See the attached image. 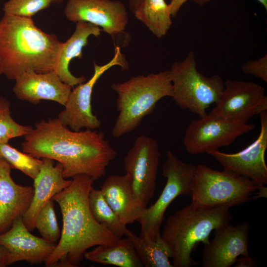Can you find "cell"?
Wrapping results in <instances>:
<instances>
[{
	"label": "cell",
	"mask_w": 267,
	"mask_h": 267,
	"mask_svg": "<svg viewBox=\"0 0 267 267\" xmlns=\"http://www.w3.org/2000/svg\"><path fill=\"white\" fill-rule=\"evenodd\" d=\"M125 236L132 240L135 250L145 267H173L170 262L171 251L158 231L155 240L141 237L127 229Z\"/></svg>",
	"instance_id": "cell-23"
},
{
	"label": "cell",
	"mask_w": 267,
	"mask_h": 267,
	"mask_svg": "<svg viewBox=\"0 0 267 267\" xmlns=\"http://www.w3.org/2000/svg\"><path fill=\"white\" fill-rule=\"evenodd\" d=\"M64 0H52V3H60Z\"/></svg>",
	"instance_id": "cell-37"
},
{
	"label": "cell",
	"mask_w": 267,
	"mask_h": 267,
	"mask_svg": "<svg viewBox=\"0 0 267 267\" xmlns=\"http://www.w3.org/2000/svg\"><path fill=\"white\" fill-rule=\"evenodd\" d=\"M89 205L95 220L115 236L125 235L127 228L106 201L100 189L92 187L89 195Z\"/></svg>",
	"instance_id": "cell-25"
},
{
	"label": "cell",
	"mask_w": 267,
	"mask_h": 267,
	"mask_svg": "<svg viewBox=\"0 0 267 267\" xmlns=\"http://www.w3.org/2000/svg\"><path fill=\"white\" fill-rule=\"evenodd\" d=\"M12 167L0 155V234L11 227L14 220L23 217L34 196V187L16 183L11 177Z\"/></svg>",
	"instance_id": "cell-18"
},
{
	"label": "cell",
	"mask_w": 267,
	"mask_h": 267,
	"mask_svg": "<svg viewBox=\"0 0 267 267\" xmlns=\"http://www.w3.org/2000/svg\"><path fill=\"white\" fill-rule=\"evenodd\" d=\"M134 14L158 38L166 35L172 24L169 6L165 0H142Z\"/></svg>",
	"instance_id": "cell-24"
},
{
	"label": "cell",
	"mask_w": 267,
	"mask_h": 267,
	"mask_svg": "<svg viewBox=\"0 0 267 267\" xmlns=\"http://www.w3.org/2000/svg\"><path fill=\"white\" fill-rule=\"evenodd\" d=\"M94 73L88 81L80 84L71 90L64 109L58 115L61 123L74 131L82 129L96 130L101 122L92 112L91 100L93 89L99 78L112 67L119 66L123 70L128 69V65L120 48H115L114 55L107 63L100 65L93 63Z\"/></svg>",
	"instance_id": "cell-10"
},
{
	"label": "cell",
	"mask_w": 267,
	"mask_h": 267,
	"mask_svg": "<svg viewBox=\"0 0 267 267\" xmlns=\"http://www.w3.org/2000/svg\"><path fill=\"white\" fill-rule=\"evenodd\" d=\"M108 205L124 224L139 222L144 210L136 203L128 176H109L100 186Z\"/></svg>",
	"instance_id": "cell-20"
},
{
	"label": "cell",
	"mask_w": 267,
	"mask_h": 267,
	"mask_svg": "<svg viewBox=\"0 0 267 267\" xmlns=\"http://www.w3.org/2000/svg\"><path fill=\"white\" fill-rule=\"evenodd\" d=\"M160 153L154 138L140 135L124 159L134 200L143 210L154 195Z\"/></svg>",
	"instance_id": "cell-9"
},
{
	"label": "cell",
	"mask_w": 267,
	"mask_h": 267,
	"mask_svg": "<svg viewBox=\"0 0 267 267\" xmlns=\"http://www.w3.org/2000/svg\"><path fill=\"white\" fill-rule=\"evenodd\" d=\"M84 257L88 260L103 265L120 267H142L143 265L129 237L121 238L115 244L98 245L86 252Z\"/></svg>",
	"instance_id": "cell-22"
},
{
	"label": "cell",
	"mask_w": 267,
	"mask_h": 267,
	"mask_svg": "<svg viewBox=\"0 0 267 267\" xmlns=\"http://www.w3.org/2000/svg\"><path fill=\"white\" fill-rule=\"evenodd\" d=\"M235 267H254L257 266L256 261L248 255H241L235 263Z\"/></svg>",
	"instance_id": "cell-32"
},
{
	"label": "cell",
	"mask_w": 267,
	"mask_h": 267,
	"mask_svg": "<svg viewBox=\"0 0 267 267\" xmlns=\"http://www.w3.org/2000/svg\"><path fill=\"white\" fill-rule=\"evenodd\" d=\"M32 127L20 125L12 118L10 103L3 97H0V144L7 143L11 138L25 136Z\"/></svg>",
	"instance_id": "cell-28"
},
{
	"label": "cell",
	"mask_w": 267,
	"mask_h": 267,
	"mask_svg": "<svg viewBox=\"0 0 267 267\" xmlns=\"http://www.w3.org/2000/svg\"><path fill=\"white\" fill-rule=\"evenodd\" d=\"M254 128L253 124L234 122L208 114L189 124L183 138L184 146L190 154L206 153L231 144Z\"/></svg>",
	"instance_id": "cell-11"
},
{
	"label": "cell",
	"mask_w": 267,
	"mask_h": 267,
	"mask_svg": "<svg viewBox=\"0 0 267 267\" xmlns=\"http://www.w3.org/2000/svg\"><path fill=\"white\" fill-rule=\"evenodd\" d=\"M162 166V175L166 178L165 187L156 202L146 207L138 222L139 236L155 240L164 220L165 213L171 203L178 196L191 195V188L196 166L178 158L170 150L166 152Z\"/></svg>",
	"instance_id": "cell-8"
},
{
	"label": "cell",
	"mask_w": 267,
	"mask_h": 267,
	"mask_svg": "<svg viewBox=\"0 0 267 267\" xmlns=\"http://www.w3.org/2000/svg\"><path fill=\"white\" fill-rule=\"evenodd\" d=\"M129 7L131 11L134 13L137 7L139 6L142 0H128Z\"/></svg>",
	"instance_id": "cell-34"
},
{
	"label": "cell",
	"mask_w": 267,
	"mask_h": 267,
	"mask_svg": "<svg viewBox=\"0 0 267 267\" xmlns=\"http://www.w3.org/2000/svg\"><path fill=\"white\" fill-rule=\"evenodd\" d=\"M169 72L172 97L181 109L202 117L210 105L219 101L224 87L222 78L218 75L206 77L199 72L193 52L182 61L175 62Z\"/></svg>",
	"instance_id": "cell-6"
},
{
	"label": "cell",
	"mask_w": 267,
	"mask_h": 267,
	"mask_svg": "<svg viewBox=\"0 0 267 267\" xmlns=\"http://www.w3.org/2000/svg\"><path fill=\"white\" fill-rule=\"evenodd\" d=\"M260 2L265 8L266 10H267V0H256Z\"/></svg>",
	"instance_id": "cell-36"
},
{
	"label": "cell",
	"mask_w": 267,
	"mask_h": 267,
	"mask_svg": "<svg viewBox=\"0 0 267 267\" xmlns=\"http://www.w3.org/2000/svg\"><path fill=\"white\" fill-rule=\"evenodd\" d=\"M250 224L244 222L230 223L215 230L212 241L204 244L202 254L204 267H230L238 257L248 255Z\"/></svg>",
	"instance_id": "cell-15"
},
{
	"label": "cell",
	"mask_w": 267,
	"mask_h": 267,
	"mask_svg": "<svg viewBox=\"0 0 267 267\" xmlns=\"http://www.w3.org/2000/svg\"><path fill=\"white\" fill-rule=\"evenodd\" d=\"M13 91L20 99L37 104L49 100L64 105L72 87L62 81L54 71L38 73L29 71L15 80Z\"/></svg>",
	"instance_id": "cell-17"
},
{
	"label": "cell",
	"mask_w": 267,
	"mask_h": 267,
	"mask_svg": "<svg viewBox=\"0 0 267 267\" xmlns=\"http://www.w3.org/2000/svg\"><path fill=\"white\" fill-rule=\"evenodd\" d=\"M0 155L12 168L20 171L33 179L38 176L43 164V160L21 152L7 143L0 144Z\"/></svg>",
	"instance_id": "cell-26"
},
{
	"label": "cell",
	"mask_w": 267,
	"mask_h": 267,
	"mask_svg": "<svg viewBox=\"0 0 267 267\" xmlns=\"http://www.w3.org/2000/svg\"><path fill=\"white\" fill-rule=\"evenodd\" d=\"M258 192L257 194L254 197L255 198L259 197H267V188L265 186L260 187L258 189Z\"/></svg>",
	"instance_id": "cell-35"
},
{
	"label": "cell",
	"mask_w": 267,
	"mask_h": 267,
	"mask_svg": "<svg viewBox=\"0 0 267 267\" xmlns=\"http://www.w3.org/2000/svg\"><path fill=\"white\" fill-rule=\"evenodd\" d=\"M32 18L4 14L0 20V62L3 74L15 80L24 72L54 71L62 45Z\"/></svg>",
	"instance_id": "cell-3"
},
{
	"label": "cell",
	"mask_w": 267,
	"mask_h": 267,
	"mask_svg": "<svg viewBox=\"0 0 267 267\" xmlns=\"http://www.w3.org/2000/svg\"><path fill=\"white\" fill-rule=\"evenodd\" d=\"M30 231L20 216L14 220L9 229L0 234V245L7 251L6 266L19 261L31 264L44 263L51 255L56 243Z\"/></svg>",
	"instance_id": "cell-16"
},
{
	"label": "cell",
	"mask_w": 267,
	"mask_h": 267,
	"mask_svg": "<svg viewBox=\"0 0 267 267\" xmlns=\"http://www.w3.org/2000/svg\"><path fill=\"white\" fill-rule=\"evenodd\" d=\"M52 0H8L3 6L4 14L31 18L50 6Z\"/></svg>",
	"instance_id": "cell-29"
},
{
	"label": "cell",
	"mask_w": 267,
	"mask_h": 267,
	"mask_svg": "<svg viewBox=\"0 0 267 267\" xmlns=\"http://www.w3.org/2000/svg\"><path fill=\"white\" fill-rule=\"evenodd\" d=\"M6 257L7 251L6 249L0 245V267H4L6 266Z\"/></svg>",
	"instance_id": "cell-33"
},
{
	"label": "cell",
	"mask_w": 267,
	"mask_h": 267,
	"mask_svg": "<svg viewBox=\"0 0 267 267\" xmlns=\"http://www.w3.org/2000/svg\"><path fill=\"white\" fill-rule=\"evenodd\" d=\"M93 181L89 176H76L69 185L53 197L60 208L63 227L58 243L44 263L45 267H78L88 249L114 244L120 239L99 223L91 213L89 195Z\"/></svg>",
	"instance_id": "cell-2"
},
{
	"label": "cell",
	"mask_w": 267,
	"mask_h": 267,
	"mask_svg": "<svg viewBox=\"0 0 267 267\" xmlns=\"http://www.w3.org/2000/svg\"><path fill=\"white\" fill-rule=\"evenodd\" d=\"M64 14L70 21L94 24L113 39L125 30L128 11L118 0H68Z\"/></svg>",
	"instance_id": "cell-14"
},
{
	"label": "cell",
	"mask_w": 267,
	"mask_h": 267,
	"mask_svg": "<svg viewBox=\"0 0 267 267\" xmlns=\"http://www.w3.org/2000/svg\"><path fill=\"white\" fill-rule=\"evenodd\" d=\"M3 74V69L1 63L0 62V74Z\"/></svg>",
	"instance_id": "cell-38"
},
{
	"label": "cell",
	"mask_w": 267,
	"mask_h": 267,
	"mask_svg": "<svg viewBox=\"0 0 267 267\" xmlns=\"http://www.w3.org/2000/svg\"><path fill=\"white\" fill-rule=\"evenodd\" d=\"M241 70L267 83V54L258 59L246 61L242 65Z\"/></svg>",
	"instance_id": "cell-30"
},
{
	"label": "cell",
	"mask_w": 267,
	"mask_h": 267,
	"mask_svg": "<svg viewBox=\"0 0 267 267\" xmlns=\"http://www.w3.org/2000/svg\"><path fill=\"white\" fill-rule=\"evenodd\" d=\"M35 226L42 238L55 243L59 241L61 232L53 199L48 201L39 210L36 217Z\"/></svg>",
	"instance_id": "cell-27"
},
{
	"label": "cell",
	"mask_w": 267,
	"mask_h": 267,
	"mask_svg": "<svg viewBox=\"0 0 267 267\" xmlns=\"http://www.w3.org/2000/svg\"><path fill=\"white\" fill-rule=\"evenodd\" d=\"M188 0H171L169 4L170 10L172 17H175L177 15L178 11L183 4ZM196 4L199 5L210 2L212 0H192Z\"/></svg>",
	"instance_id": "cell-31"
},
{
	"label": "cell",
	"mask_w": 267,
	"mask_h": 267,
	"mask_svg": "<svg viewBox=\"0 0 267 267\" xmlns=\"http://www.w3.org/2000/svg\"><path fill=\"white\" fill-rule=\"evenodd\" d=\"M76 23V29L72 36L62 43L54 69L62 81L72 88L85 82L86 78L76 77L70 72L69 65L71 60L75 57L82 58V50L87 45L89 37L91 35L98 37L102 31L100 28L90 23L80 21Z\"/></svg>",
	"instance_id": "cell-21"
},
{
	"label": "cell",
	"mask_w": 267,
	"mask_h": 267,
	"mask_svg": "<svg viewBox=\"0 0 267 267\" xmlns=\"http://www.w3.org/2000/svg\"><path fill=\"white\" fill-rule=\"evenodd\" d=\"M259 115V134L246 148L234 153H225L218 149L206 152L222 165L223 170L249 178L259 187L267 184V166L265 159L267 148V111Z\"/></svg>",
	"instance_id": "cell-13"
},
{
	"label": "cell",
	"mask_w": 267,
	"mask_h": 267,
	"mask_svg": "<svg viewBox=\"0 0 267 267\" xmlns=\"http://www.w3.org/2000/svg\"><path fill=\"white\" fill-rule=\"evenodd\" d=\"M219 101L209 113L226 120L247 123L267 111V96L262 86L251 81L228 79Z\"/></svg>",
	"instance_id": "cell-12"
},
{
	"label": "cell",
	"mask_w": 267,
	"mask_h": 267,
	"mask_svg": "<svg viewBox=\"0 0 267 267\" xmlns=\"http://www.w3.org/2000/svg\"><path fill=\"white\" fill-rule=\"evenodd\" d=\"M111 87L117 94L116 106L119 115L112 130L115 137L135 130L160 99L172 97L173 94L169 70L138 75L124 82L113 83Z\"/></svg>",
	"instance_id": "cell-5"
},
{
	"label": "cell",
	"mask_w": 267,
	"mask_h": 267,
	"mask_svg": "<svg viewBox=\"0 0 267 267\" xmlns=\"http://www.w3.org/2000/svg\"><path fill=\"white\" fill-rule=\"evenodd\" d=\"M226 206L202 208L190 204L170 216L161 233L171 251L173 267H191L198 263L191 254L200 242L207 244L213 230L230 223L232 217Z\"/></svg>",
	"instance_id": "cell-4"
},
{
	"label": "cell",
	"mask_w": 267,
	"mask_h": 267,
	"mask_svg": "<svg viewBox=\"0 0 267 267\" xmlns=\"http://www.w3.org/2000/svg\"><path fill=\"white\" fill-rule=\"evenodd\" d=\"M24 136L23 152L57 161L63 167L65 178L86 175L95 180L105 175L117 155L103 132L90 129L74 131L57 118L37 123Z\"/></svg>",
	"instance_id": "cell-1"
},
{
	"label": "cell",
	"mask_w": 267,
	"mask_h": 267,
	"mask_svg": "<svg viewBox=\"0 0 267 267\" xmlns=\"http://www.w3.org/2000/svg\"><path fill=\"white\" fill-rule=\"evenodd\" d=\"M43 164L38 176L34 179V196L30 206L22 217L26 227L30 231L35 228L36 217L41 208L58 193L71 183L63 175V167L54 161L43 158Z\"/></svg>",
	"instance_id": "cell-19"
},
{
	"label": "cell",
	"mask_w": 267,
	"mask_h": 267,
	"mask_svg": "<svg viewBox=\"0 0 267 267\" xmlns=\"http://www.w3.org/2000/svg\"><path fill=\"white\" fill-rule=\"evenodd\" d=\"M258 188L256 183L246 177L198 164L192 184L191 204L202 208L231 207L249 201Z\"/></svg>",
	"instance_id": "cell-7"
}]
</instances>
